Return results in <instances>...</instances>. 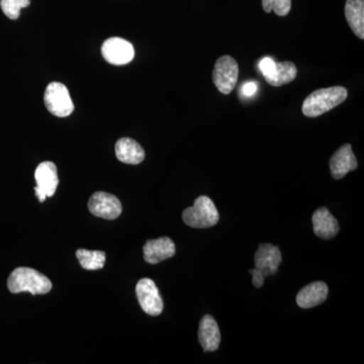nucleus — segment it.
Returning a JSON list of instances; mask_svg holds the SVG:
<instances>
[{
    "mask_svg": "<svg viewBox=\"0 0 364 364\" xmlns=\"http://www.w3.org/2000/svg\"><path fill=\"white\" fill-rule=\"evenodd\" d=\"M76 257H77L81 267L91 272V270H100L104 268L105 259H107V254L104 251L78 249L76 251Z\"/></svg>",
    "mask_w": 364,
    "mask_h": 364,
    "instance_id": "nucleus-19",
    "label": "nucleus"
},
{
    "mask_svg": "<svg viewBox=\"0 0 364 364\" xmlns=\"http://www.w3.org/2000/svg\"><path fill=\"white\" fill-rule=\"evenodd\" d=\"M102 53L105 61L117 66L130 63L135 57L133 45L122 38H111L105 41Z\"/></svg>",
    "mask_w": 364,
    "mask_h": 364,
    "instance_id": "nucleus-9",
    "label": "nucleus"
},
{
    "mask_svg": "<svg viewBox=\"0 0 364 364\" xmlns=\"http://www.w3.org/2000/svg\"><path fill=\"white\" fill-rule=\"evenodd\" d=\"M262 9L265 13L274 11L279 16H286L291 9V0H262Z\"/></svg>",
    "mask_w": 364,
    "mask_h": 364,
    "instance_id": "nucleus-21",
    "label": "nucleus"
},
{
    "mask_svg": "<svg viewBox=\"0 0 364 364\" xmlns=\"http://www.w3.org/2000/svg\"><path fill=\"white\" fill-rule=\"evenodd\" d=\"M30 4L31 0H0L2 11L11 20L20 18L21 9L28 7Z\"/></svg>",
    "mask_w": 364,
    "mask_h": 364,
    "instance_id": "nucleus-20",
    "label": "nucleus"
},
{
    "mask_svg": "<svg viewBox=\"0 0 364 364\" xmlns=\"http://www.w3.org/2000/svg\"><path fill=\"white\" fill-rule=\"evenodd\" d=\"M37 186L35 193L40 203H44L46 198H51L56 193L59 184L58 171L56 165L51 161L41 163L35 171Z\"/></svg>",
    "mask_w": 364,
    "mask_h": 364,
    "instance_id": "nucleus-6",
    "label": "nucleus"
},
{
    "mask_svg": "<svg viewBox=\"0 0 364 364\" xmlns=\"http://www.w3.org/2000/svg\"><path fill=\"white\" fill-rule=\"evenodd\" d=\"M347 97L348 92L343 86L321 88L314 91L304 100L301 112L304 116L308 117H320L338 107L346 100Z\"/></svg>",
    "mask_w": 364,
    "mask_h": 364,
    "instance_id": "nucleus-1",
    "label": "nucleus"
},
{
    "mask_svg": "<svg viewBox=\"0 0 364 364\" xmlns=\"http://www.w3.org/2000/svg\"><path fill=\"white\" fill-rule=\"evenodd\" d=\"M259 69L262 72L267 82L270 80L274 75L275 72V62L272 58H263L259 62Z\"/></svg>",
    "mask_w": 364,
    "mask_h": 364,
    "instance_id": "nucleus-22",
    "label": "nucleus"
},
{
    "mask_svg": "<svg viewBox=\"0 0 364 364\" xmlns=\"http://www.w3.org/2000/svg\"><path fill=\"white\" fill-rule=\"evenodd\" d=\"M88 210L95 217L105 220H116L123 212V207L117 196L97 191L91 196Z\"/></svg>",
    "mask_w": 364,
    "mask_h": 364,
    "instance_id": "nucleus-8",
    "label": "nucleus"
},
{
    "mask_svg": "<svg viewBox=\"0 0 364 364\" xmlns=\"http://www.w3.org/2000/svg\"><path fill=\"white\" fill-rule=\"evenodd\" d=\"M239 66L231 56H222L215 62L213 71V81L223 95H230L237 85Z\"/></svg>",
    "mask_w": 364,
    "mask_h": 364,
    "instance_id": "nucleus-5",
    "label": "nucleus"
},
{
    "mask_svg": "<svg viewBox=\"0 0 364 364\" xmlns=\"http://www.w3.org/2000/svg\"><path fill=\"white\" fill-rule=\"evenodd\" d=\"M114 151L117 159L126 164H140L145 159V151L142 146L131 138L119 139L114 146Z\"/></svg>",
    "mask_w": 364,
    "mask_h": 364,
    "instance_id": "nucleus-16",
    "label": "nucleus"
},
{
    "mask_svg": "<svg viewBox=\"0 0 364 364\" xmlns=\"http://www.w3.org/2000/svg\"><path fill=\"white\" fill-rule=\"evenodd\" d=\"M182 220L189 227L203 229L217 225L220 215L213 200L208 196H202L196 198L193 207L184 210Z\"/></svg>",
    "mask_w": 364,
    "mask_h": 364,
    "instance_id": "nucleus-3",
    "label": "nucleus"
},
{
    "mask_svg": "<svg viewBox=\"0 0 364 364\" xmlns=\"http://www.w3.org/2000/svg\"><path fill=\"white\" fill-rule=\"evenodd\" d=\"M327 284L323 282H315L301 289L296 296V304L303 309H311L321 305L327 299Z\"/></svg>",
    "mask_w": 364,
    "mask_h": 364,
    "instance_id": "nucleus-15",
    "label": "nucleus"
},
{
    "mask_svg": "<svg viewBox=\"0 0 364 364\" xmlns=\"http://www.w3.org/2000/svg\"><path fill=\"white\" fill-rule=\"evenodd\" d=\"M44 102L48 111L55 117H66L74 111L70 93L63 83H50L46 88Z\"/></svg>",
    "mask_w": 364,
    "mask_h": 364,
    "instance_id": "nucleus-4",
    "label": "nucleus"
},
{
    "mask_svg": "<svg viewBox=\"0 0 364 364\" xmlns=\"http://www.w3.org/2000/svg\"><path fill=\"white\" fill-rule=\"evenodd\" d=\"M358 163L350 144H345L333 154L330 160V170L334 179H341L348 172L358 168Z\"/></svg>",
    "mask_w": 364,
    "mask_h": 364,
    "instance_id": "nucleus-12",
    "label": "nucleus"
},
{
    "mask_svg": "<svg viewBox=\"0 0 364 364\" xmlns=\"http://www.w3.org/2000/svg\"><path fill=\"white\" fill-rule=\"evenodd\" d=\"M249 273L252 275L253 286L259 289L264 284V275L257 268H253V269L249 270Z\"/></svg>",
    "mask_w": 364,
    "mask_h": 364,
    "instance_id": "nucleus-23",
    "label": "nucleus"
},
{
    "mask_svg": "<svg viewBox=\"0 0 364 364\" xmlns=\"http://www.w3.org/2000/svg\"><path fill=\"white\" fill-rule=\"evenodd\" d=\"M256 91H257V85L255 82H247L242 86L241 92L245 97H252V95H255Z\"/></svg>",
    "mask_w": 364,
    "mask_h": 364,
    "instance_id": "nucleus-24",
    "label": "nucleus"
},
{
    "mask_svg": "<svg viewBox=\"0 0 364 364\" xmlns=\"http://www.w3.org/2000/svg\"><path fill=\"white\" fill-rule=\"evenodd\" d=\"M136 296L141 308L150 316H159L163 312L164 303L159 289L150 279L139 280L136 286Z\"/></svg>",
    "mask_w": 364,
    "mask_h": 364,
    "instance_id": "nucleus-7",
    "label": "nucleus"
},
{
    "mask_svg": "<svg viewBox=\"0 0 364 364\" xmlns=\"http://www.w3.org/2000/svg\"><path fill=\"white\" fill-rule=\"evenodd\" d=\"M347 23L359 39H364V0H347L345 4Z\"/></svg>",
    "mask_w": 364,
    "mask_h": 364,
    "instance_id": "nucleus-17",
    "label": "nucleus"
},
{
    "mask_svg": "<svg viewBox=\"0 0 364 364\" xmlns=\"http://www.w3.org/2000/svg\"><path fill=\"white\" fill-rule=\"evenodd\" d=\"M51 280L46 275L30 267L16 268L7 279V287L11 294L28 291L36 294H46L51 291Z\"/></svg>",
    "mask_w": 364,
    "mask_h": 364,
    "instance_id": "nucleus-2",
    "label": "nucleus"
},
{
    "mask_svg": "<svg viewBox=\"0 0 364 364\" xmlns=\"http://www.w3.org/2000/svg\"><path fill=\"white\" fill-rule=\"evenodd\" d=\"M314 232L318 238L329 240L339 233V224L327 208H320L313 215Z\"/></svg>",
    "mask_w": 364,
    "mask_h": 364,
    "instance_id": "nucleus-13",
    "label": "nucleus"
},
{
    "mask_svg": "<svg viewBox=\"0 0 364 364\" xmlns=\"http://www.w3.org/2000/svg\"><path fill=\"white\" fill-rule=\"evenodd\" d=\"M176 244L168 237L148 240L143 247L144 259L150 264H157L176 255Z\"/></svg>",
    "mask_w": 364,
    "mask_h": 364,
    "instance_id": "nucleus-10",
    "label": "nucleus"
},
{
    "mask_svg": "<svg viewBox=\"0 0 364 364\" xmlns=\"http://www.w3.org/2000/svg\"><path fill=\"white\" fill-rule=\"evenodd\" d=\"M282 260V253H280L279 247L272 245V244H261L254 255L255 268L260 270L264 277L275 274L279 272Z\"/></svg>",
    "mask_w": 364,
    "mask_h": 364,
    "instance_id": "nucleus-11",
    "label": "nucleus"
},
{
    "mask_svg": "<svg viewBox=\"0 0 364 364\" xmlns=\"http://www.w3.org/2000/svg\"><path fill=\"white\" fill-rule=\"evenodd\" d=\"M198 340L205 352L215 351L221 343V332L214 318L205 315L200 323Z\"/></svg>",
    "mask_w": 364,
    "mask_h": 364,
    "instance_id": "nucleus-14",
    "label": "nucleus"
},
{
    "mask_svg": "<svg viewBox=\"0 0 364 364\" xmlns=\"http://www.w3.org/2000/svg\"><path fill=\"white\" fill-rule=\"evenodd\" d=\"M298 69L291 61L275 62V72L273 77L268 81V85L279 87V86L286 85L291 83L296 77Z\"/></svg>",
    "mask_w": 364,
    "mask_h": 364,
    "instance_id": "nucleus-18",
    "label": "nucleus"
}]
</instances>
